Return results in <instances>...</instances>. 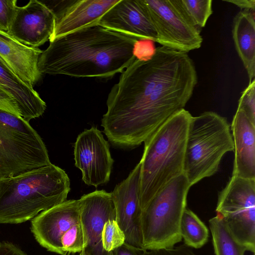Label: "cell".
<instances>
[{"label":"cell","mask_w":255,"mask_h":255,"mask_svg":"<svg viewBox=\"0 0 255 255\" xmlns=\"http://www.w3.org/2000/svg\"><path fill=\"white\" fill-rule=\"evenodd\" d=\"M197 82L186 53L160 46L151 59L136 58L108 94L101 126L109 141L122 148L139 146L184 109Z\"/></svg>","instance_id":"6da1fadb"},{"label":"cell","mask_w":255,"mask_h":255,"mask_svg":"<svg viewBox=\"0 0 255 255\" xmlns=\"http://www.w3.org/2000/svg\"><path fill=\"white\" fill-rule=\"evenodd\" d=\"M140 40L99 24L49 41L38 63L41 75L110 79L136 58Z\"/></svg>","instance_id":"7a4b0ae2"},{"label":"cell","mask_w":255,"mask_h":255,"mask_svg":"<svg viewBox=\"0 0 255 255\" xmlns=\"http://www.w3.org/2000/svg\"><path fill=\"white\" fill-rule=\"evenodd\" d=\"M70 179L51 163L0 180V224H18L66 200Z\"/></svg>","instance_id":"3957f363"},{"label":"cell","mask_w":255,"mask_h":255,"mask_svg":"<svg viewBox=\"0 0 255 255\" xmlns=\"http://www.w3.org/2000/svg\"><path fill=\"white\" fill-rule=\"evenodd\" d=\"M191 117L188 111L180 110L144 141V150L139 161L142 210L168 182L183 174Z\"/></svg>","instance_id":"277c9868"},{"label":"cell","mask_w":255,"mask_h":255,"mask_svg":"<svg viewBox=\"0 0 255 255\" xmlns=\"http://www.w3.org/2000/svg\"><path fill=\"white\" fill-rule=\"evenodd\" d=\"M230 151H234V143L225 117L211 111L192 116L183 171L190 186L216 173L222 158Z\"/></svg>","instance_id":"5b68a950"},{"label":"cell","mask_w":255,"mask_h":255,"mask_svg":"<svg viewBox=\"0 0 255 255\" xmlns=\"http://www.w3.org/2000/svg\"><path fill=\"white\" fill-rule=\"evenodd\" d=\"M191 187L183 174L172 179L142 210V249L172 248L182 240L180 222Z\"/></svg>","instance_id":"8992f818"},{"label":"cell","mask_w":255,"mask_h":255,"mask_svg":"<svg viewBox=\"0 0 255 255\" xmlns=\"http://www.w3.org/2000/svg\"><path fill=\"white\" fill-rule=\"evenodd\" d=\"M50 163L44 142L29 123L0 109V180Z\"/></svg>","instance_id":"52a82bcc"},{"label":"cell","mask_w":255,"mask_h":255,"mask_svg":"<svg viewBox=\"0 0 255 255\" xmlns=\"http://www.w3.org/2000/svg\"><path fill=\"white\" fill-rule=\"evenodd\" d=\"M230 233L247 251H255V179L232 176L216 209Z\"/></svg>","instance_id":"ba28073f"},{"label":"cell","mask_w":255,"mask_h":255,"mask_svg":"<svg viewBox=\"0 0 255 255\" xmlns=\"http://www.w3.org/2000/svg\"><path fill=\"white\" fill-rule=\"evenodd\" d=\"M161 46L187 53L201 47L200 29L194 26L178 0H143Z\"/></svg>","instance_id":"9c48e42d"},{"label":"cell","mask_w":255,"mask_h":255,"mask_svg":"<svg viewBox=\"0 0 255 255\" xmlns=\"http://www.w3.org/2000/svg\"><path fill=\"white\" fill-rule=\"evenodd\" d=\"M75 165L82 174V180L96 187L110 180L114 163L109 142L101 131L92 127L78 135L74 144Z\"/></svg>","instance_id":"30bf717a"},{"label":"cell","mask_w":255,"mask_h":255,"mask_svg":"<svg viewBox=\"0 0 255 255\" xmlns=\"http://www.w3.org/2000/svg\"><path fill=\"white\" fill-rule=\"evenodd\" d=\"M140 178L139 162L127 178L115 186L111 194L115 208V220L125 234V243L142 248Z\"/></svg>","instance_id":"8fae6325"},{"label":"cell","mask_w":255,"mask_h":255,"mask_svg":"<svg viewBox=\"0 0 255 255\" xmlns=\"http://www.w3.org/2000/svg\"><path fill=\"white\" fill-rule=\"evenodd\" d=\"M55 19L51 8L41 1L30 0L17 6L7 33L23 44L38 48L50 40Z\"/></svg>","instance_id":"7c38bea8"},{"label":"cell","mask_w":255,"mask_h":255,"mask_svg":"<svg viewBox=\"0 0 255 255\" xmlns=\"http://www.w3.org/2000/svg\"><path fill=\"white\" fill-rule=\"evenodd\" d=\"M80 222L79 200H66L35 216L31 221V231L41 246L49 251L66 255L62 249L61 238Z\"/></svg>","instance_id":"4fadbf2b"},{"label":"cell","mask_w":255,"mask_h":255,"mask_svg":"<svg viewBox=\"0 0 255 255\" xmlns=\"http://www.w3.org/2000/svg\"><path fill=\"white\" fill-rule=\"evenodd\" d=\"M79 200L80 221L87 240L84 252L86 255H111V252L104 250L102 240L105 223L116 219L111 193L96 190L83 195Z\"/></svg>","instance_id":"5bb4252c"},{"label":"cell","mask_w":255,"mask_h":255,"mask_svg":"<svg viewBox=\"0 0 255 255\" xmlns=\"http://www.w3.org/2000/svg\"><path fill=\"white\" fill-rule=\"evenodd\" d=\"M98 24L140 40L157 42L143 0H119L100 18Z\"/></svg>","instance_id":"9a60e30c"},{"label":"cell","mask_w":255,"mask_h":255,"mask_svg":"<svg viewBox=\"0 0 255 255\" xmlns=\"http://www.w3.org/2000/svg\"><path fill=\"white\" fill-rule=\"evenodd\" d=\"M119 0H77L55 13L53 34L49 41L78 30L98 24L100 18Z\"/></svg>","instance_id":"2e32d148"},{"label":"cell","mask_w":255,"mask_h":255,"mask_svg":"<svg viewBox=\"0 0 255 255\" xmlns=\"http://www.w3.org/2000/svg\"><path fill=\"white\" fill-rule=\"evenodd\" d=\"M231 130L234 151L232 176L255 179V125L237 109Z\"/></svg>","instance_id":"e0dca14e"},{"label":"cell","mask_w":255,"mask_h":255,"mask_svg":"<svg viewBox=\"0 0 255 255\" xmlns=\"http://www.w3.org/2000/svg\"><path fill=\"white\" fill-rule=\"evenodd\" d=\"M42 51L23 44L0 30V57L22 81L31 87L42 76L38 63Z\"/></svg>","instance_id":"ac0fdd59"},{"label":"cell","mask_w":255,"mask_h":255,"mask_svg":"<svg viewBox=\"0 0 255 255\" xmlns=\"http://www.w3.org/2000/svg\"><path fill=\"white\" fill-rule=\"evenodd\" d=\"M0 85L15 100L20 116L29 122L41 116L46 105L38 93L22 81L0 57Z\"/></svg>","instance_id":"d6986e66"},{"label":"cell","mask_w":255,"mask_h":255,"mask_svg":"<svg viewBox=\"0 0 255 255\" xmlns=\"http://www.w3.org/2000/svg\"><path fill=\"white\" fill-rule=\"evenodd\" d=\"M255 12L241 10L234 17L232 37L235 49L247 72L249 84L255 77Z\"/></svg>","instance_id":"ffe728a7"},{"label":"cell","mask_w":255,"mask_h":255,"mask_svg":"<svg viewBox=\"0 0 255 255\" xmlns=\"http://www.w3.org/2000/svg\"><path fill=\"white\" fill-rule=\"evenodd\" d=\"M215 255H244L247 249L239 244L230 233L218 215L209 221Z\"/></svg>","instance_id":"44dd1931"},{"label":"cell","mask_w":255,"mask_h":255,"mask_svg":"<svg viewBox=\"0 0 255 255\" xmlns=\"http://www.w3.org/2000/svg\"><path fill=\"white\" fill-rule=\"evenodd\" d=\"M182 239L186 246L199 249L208 242L209 230L205 224L191 210L186 208L180 222Z\"/></svg>","instance_id":"7402d4cb"},{"label":"cell","mask_w":255,"mask_h":255,"mask_svg":"<svg viewBox=\"0 0 255 255\" xmlns=\"http://www.w3.org/2000/svg\"><path fill=\"white\" fill-rule=\"evenodd\" d=\"M183 12L191 22L201 29L205 27L213 13L212 0H178Z\"/></svg>","instance_id":"603a6c76"},{"label":"cell","mask_w":255,"mask_h":255,"mask_svg":"<svg viewBox=\"0 0 255 255\" xmlns=\"http://www.w3.org/2000/svg\"><path fill=\"white\" fill-rule=\"evenodd\" d=\"M61 243L65 255L67 253H81L84 250L87 246V240L81 221L63 234Z\"/></svg>","instance_id":"cb8c5ba5"},{"label":"cell","mask_w":255,"mask_h":255,"mask_svg":"<svg viewBox=\"0 0 255 255\" xmlns=\"http://www.w3.org/2000/svg\"><path fill=\"white\" fill-rule=\"evenodd\" d=\"M103 247L107 252H111L125 243V236L115 220L107 221L102 234Z\"/></svg>","instance_id":"d4e9b609"},{"label":"cell","mask_w":255,"mask_h":255,"mask_svg":"<svg viewBox=\"0 0 255 255\" xmlns=\"http://www.w3.org/2000/svg\"><path fill=\"white\" fill-rule=\"evenodd\" d=\"M237 109L243 110L251 123L255 125V79L242 92Z\"/></svg>","instance_id":"484cf974"},{"label":"cell","mask_w":255,"mask_h":255,"mask_svg":"<svg viewBox=\"0 0 255 255\" xmlns=\"http://www.w3.org/2000/svg\"><path fill=\"white\" fill-rule=\"evenodd\" d=\"M17 7L16 0H0V30L7 32Z\"/></svg>","instance_id":"4316f807"},{"label":"cell","mask_w":255,"mask_h":255,"mask_svg":"<svg viewBox=\"0 0 255 255\" xmlns=\"http://www.w3.org/2000/svg\"><path fill=\"white\" fill-rule=\"evenodd\" d=\"M0 109L20 117L14 99L1 85H0Z\"/></svg>","instance_id":"83f0119b"},{"label":"cell","mask_w":255,"mask_h":255,"mask_svg":"<svg viewBox=\"0 0 255 255\" xmlns=\"http://www.w3.org/2000/svg\"><path fill=\"white\" fill-rule=\"evenodd\" d=\"M153 41L147 39L139 40L137 43L135 51L136 58L148 60L151 59L156 51Z\"/></svg>","instance_id":"f1b7e54d"},{"label":"cell","mask_w":255,"mask_h":255,"mask_svg":"<svg viewBox=\"0 0 255 255\" xmlns=\"http://www.w3.org/2000/svg\"><path fill=\"white\" fill-rule=\"evenodd\" d=\"M148 255H197L191 248L185 244L172 248L152 250L148 252Z\"/></svg>","instance_id":"f546056e"},{"label":"cell","mask_w":255,"mask_h":255,"mask_svg":"<svg viewBox=\"0 0 255 255\" xmlns=\"http://www.w3.org/2000/svg\"><path fill=\"white\" fill-rule=\"evenodd\" d=\"M111 255H148V252L142 248L125 243L121 247L112 251Z\"/></svg>","instance_id":"4dcf8cb0"},{"label":"cell","mask_w":255,"mask_h":255,"mask_svg":"<svg viewBox=\"0 0 255 255\" xmlns=\"http://www.w3.org/2000/svg\"><path fill=\"white\" fill-rule=\"evenodd\" d=\"M0 255H27L18 248L6 242L0 243Z\"/></svg>","instance_id":"1f68e13d"},{"label":"cell","mask_w":255,"mask_h":255,"mask_svg":"<svg viewBox=\"0 0 255 255\" xmlns=\"http://www.w3.org/2000/svg\"><path fill=\"white\" fill-rule=\"evenodd\" d=\"M223 1L236 5L241 10H248L255 12V0H224Z\"/></svg>","instance_id":"d6a6232c"},{"label":"cell","mask_w":255,"mask_h":255,"mask_svg":"<svg viewBox=\"0 0 255 255\" xmlns=\"http://www.w3.org/2000/svg\"><path fill=\"white\" fill-rule=\"evenodd\" d=\"M79 255H86L84 251H82Z\"/></svg>","instance_id":"836d02e7"}]
</instances>
